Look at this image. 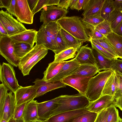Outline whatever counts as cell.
Returning <instances> with one entry per match:
<instances>
[{
	"mask_svg": "<svg viewBox=\"0 0 122 122\" xmlns=\"http://www.w3.org/2000/svg\"><path fill=\"white\" fill-rule=\"evenodd\" d=\"M49 0H38L36 6L33 13L34 15L47 5Z\"/></svg>",
	"mask_w": 122,
	"mask_h": 122,
	"instance_id": "cell-47",
	"label": "cell"
},
{
	"mask_svg": "<svg viewBox=\"0 0 122 122\" xmlns=\"http://www.w3.org/2000/svg\"><path fill=\"white\" fill-rule=\"evenodd\" d=\"M8 122H17V120L14 119L12 117L9 120Z\"/></svg>",
	"mask_w": 122,
	"mask_h": 122,
	"instance_id": "cell-60",
	"label": "cell"
},
{
	"mask_svg": "<svg viewBox=\"0 0 122 122\" xmlns=\"http://www.w3.org/2000/svg\"><path fill=\"white\" fill-rule=\"evenodd\" d=\"M11 0H0V8L7 9L9 6Z\"/></svg>",
	"mask_w": 122,
	"mask_h": 122,
	"instance_id": "cell-53",
	"label": "cell"
},
{
	"mask_svg": "<svg viewBox=\"0 0 122 122\" xmlns=\"http://www.w3.org/2000/svg\"><path fill=\"white\" fill-rule=\"evenodd\" d=\"M16 0H11L10 5L6 9V11L12 16H15V9Z\"/></svg>",
	"mask_w": 122,
	"mask_h": 122,
	"instance_id": "cell-49",
	"label": "cell"
},
{
	"mask_svg": "<svg viewBox=\"0 0 122 122\" xmlns=\"http://www.w3.org/2000/svg\"><path fill=\"white\" fill-rule=\"evenodd\" d=\"M99 72L96 66L88 64L80 65L77 70L72 75L88 76H93Z\"/></svg>",
	"mask_w": 122,
	"mask_h": 122,
	"instance_id": "cell-28",
	"label": "cell"
},
{
	"mask_svg": "<svg viewBox=\"0 0 122 122\" xmlns=\"http://www.w3.org/2000/svg\"><path fill=\"white\" fill-rule=\"evenodd\" d=\"M15 15L17 20L21 23L29 24L33 23L34 15L27 0H16Z\"/></svg>",
	"mask_w": 122,
	"mask_h": 122,
	"instance_id": "cell-10",
	"label": "cell"
},
{
	"mask_svg": "<svg viewBox=\"0 0 122 122\" xmlns=\"http://www.w3.org/2000/svg\"><path fill=\"white\" fill-rule=\"evenodd\" d=\"M16 106L15 95L10 91L8 93L4 105L2 118L8 122L13 116Z\"/></svg>",
	"mask_w": 122,
	"mask_h": 122,
	"instance_id": "cell-19",
	"label": "cell"
},
{
	"mask_svg": "<svg viewBox=\"0 0 122 122\" xmlns=\"http://www.w3.org/2000/svg\"><path fill=\"white\" fill-rule=\"evenodd\" d=\"M77 0H71L70 3L69 7L72 10L75 9Z\"/></svg>",
	"mask_w": 122,
	"mask_h": 122,
	"instance_id": "cell-58",
	"label": "cell"
},
{
	"mask_svg": "<svg viewBox=\"0 0 122 122\" xmlns=\"http://www.w3.org/2000/svg\"><path fill=\"white\" fill-rule=\"evenodd\" d=\"M33 83L34 85L38 87L36 98L42 96L49 92L65 87L67 86L61 81L51 82L45 81L43 79H36Z\"/></svg>",
	"mask_w": 122,
	"mask_h": 122,
	"instance_id": "cell-13",
	"label": "cell"
},
{
	"mask_svg": "<svg viewBox=\"0 0 122 122\" xmlns=\"http://www.w3.org/2000/svg\"><path fill=\"white\" fill-rule=\"evenodd\" d=\"M90 0H77L75 9L78 11L84 10L87 7Z\"/></svg>",
	"mask_w": 122,
	"mask_h": 122,
	"instance_id": "cell-48",
	"label": "cell"
},
{
	"mask_svg": "<svg viewBox=\"0 0 122 122\" xmlns=\"http://www.w3.org/2000/svg\"><path fill=\"white\" fill-rule=\"evenodd\" d=\"M118 122H122V118H121L120 116L119 117Z\"/></svg>",
	"mask_w": 122,
	"mask_h": 122,
	"instance_id": "cell-63",
	"label": "cell"
},
{
	"mask_svg": "<svg viewBox=\"0 0 122 122\" xmlns=\"http://www.w3.org/2000/svg\"><path fill=\"white\" fill-rule=\"evenodd\" d=\"M116 74L118 79V88L122 90V76L117 73Z\"/></svg>",
	"mask_w": 122,
	"mask_h": 122,
	"instance_id": "cell-57",
	"label": "cell"
},
{
	"mask_svg": "<svg viewBox=\"0 0 122 122\" xmlns=\"http://www.w3.org/2000/svg\"><path fill=\"white\" fill-rule=\"evenodd\" d=\"M0 54L9 64L18 67L20 59L16 53L12 40L8 36H0Z\"/></svg>",
	"mask_w": 122,
	"mask_h": 122,
	"instance_id": "cell-6",
	"label": "cell"
},
{
	"mask_svg": "<svg viewBox=\"0 0 122 122\" xmlns=\"http://www.w3.org/2000/svg\"><path fill=\"white\" fill-rule=\"evenodd\" d=\"M60 30L68 48L71 47L80 48L81 47L83 42L76 39L60 27Z\"/></svg>",
	"mask_w": 122,
	"mask_h": 122,
	"instance_id": "cell-31",
	"label": "cell"
},
{
	"mask_svg": "<svg viewBox=\"0 0 122 122\" xmlns=\"http://www.w3.org/2000/svg\"><path fill=\"white\" fill-rule=\"evenodd\" d=\"M8 90L3 84H0V120L3 118V106Z\"/></svg>",
	"mask_w": 122,
	"mask_h": 122,
	"instance_id": "cell-40",
	"label": "cell"
},
{
	"mask_svg": "<svg viewBox=\"0 0 122 122\" xmlns=\"http://www.w3.org/2000/svg\"><path fill=\"white\" fill-rule=\"evenodd\" d=\"M112 97L113 105L122 111V90L118 88Z\"/></svg>",
	"mask_w": 122,
	"mask_h": 122,
	"instance_id": "cell-42",
	"label": "cell"
},
{
	"mask_svg": "<svg viewBox=\"0 0 122 122\" xmlns=\"http://www.w3.org/2000/svg\"><path fill=\"white\" fill-rule=\"evenodd\" d=\"M38 0H27L29 8L33 13L38 2Z\"/></svg>",
	"mask_w": 122,
	"mask_h": 122,
	"instance_id": "cell-51",
	"label": "cell"
},
{
	"mask_svg": "<svg viewBox=\"0 0 122 122\" xmlns=\"http://www.w3.org/2000/svg\"><path fill=\"white\" fill-rule=\"evenodd\" d=\"M92 49L96 66L99 71L103 70L111 69L114 60H110L106 58L93 47H92Z\"/></svg>",
	"mask_w": 122,
	"mask_h": 122,
	"instance_id": "cell-20",
	"label": "cell"
},
{
	"mask_svg": "<svg viewBox=\"0 0 122 122\" xmlns=\"http://www.w3.org/2000/svg\"><path fill=\"white\" fill-rule=\"evenodd\" d=\"M113 104L112 96L105 95L101 96L94 101H90L86 108L90 112L98 113Z\"/></svg>",
	"mask_w": 122,
	"mask_h": 122,
	"instance_id": "cell-14",
	"label": "cell"
},
{
	"mask_svg": "<svg viewBox=\"0 0 122 122\" xmlns=\"http://www.w3.org/2000/svg\"><path fill=\"white\" fill-rule=\"evenodd\" d=\"M37 31L34 29H27L9 36L14 41L27 43L33 47Z\"/></svg>",
	"mask_w": 122,
	"mask_h": 122,
	"instance_id": "cell-18",
	"label": "cell"
},
{
	"mask_svg": "<svg viewBox=\"0 0 122 122\" xmlns=\"http://www.w3.org/2000/svg\"><path fill=\"white\" fill-rule=\"evenodd\" d=\"M35 43L38 45H42L48 50L53 51L55 45L53 40L43 30L39 29L36 35Z\"/></svg>",
	"mask_w": 122,
	"mask_h": 122,
	"instance_id": "cell-23",
	"label": "cell"
},
{
	"mask_svg": "<svg viewBox=\"0 0 122 122\" xmlns=\"http://www.w3.org/2000/svg\"><path fill=\"white\" fill-rule=\"evenodd\" d=\"M31 122H45L44 120L39 118L35 120L32 121Z\"/></svg>",
	"mask_w": 122,
	"mask_h": 122,
	"instance_id": "cell-59",
	"label": "cell"
},
{
	"mask_svg": "<svg viewBox=\"0 0 122 122\" xmlns=\"http://www.w3.org/2000/svg\"><path fill=\"white\" fill-rule=\"evenodd\" d=\"M71 0H60L57 6L66 10L69 7Z\"/></svg>",
	"mask_w": 122,
	"mask_h": 122,
	"instance_id": "cell-50",
	"label": "cell"
},
{
	"mask_svg": "<svg viewBox=\"0 0 122 122\" xmlns=\"http://www.w3.org/2000/svg\"><path fill=\"white\" fill-rule=\"evenodd\" d=\"M113 4L115 8L122 9V0H113Z\"/></svg>",
	"mask_w": 122,
	"mask_h": 122,
	"instance_id": "cell-54",
	"label": "cell"
},
{
	"mask_svg": "<svg viewBox=\"0 0 122 122\" xmlns=\"http://www.w3.org/2000/svg\"><path fill=\"white\" fill-rule=\"evenodd\" d=\"M61 95L51 100L37 103L38 115L39 118L45 120L50 118L58 105Z\"/></svg>",
	"mask_w": 122,
	"mask_h": 122,
	"instance_id": "cell-12",
	"label": "cell"
},
{
	"mask_svg": "<svg viewBox=\"0 0 122 122\" xmlns=\"http://www.w3.org/2000/svg\"><path fill=\"white\" fill-rule=\"evenodd\" d=\"M38 102L33 100L27 104L23 115L25 122H31L39 118L38 113Z\"/></svg>",
	"mask_w": 122,
	"mask_h": 122,
	"instance_id": "cell-21",
	"label": "cell"
},
{
	"mask_svg": "<svg viewBox=\"0 0 122 122\" xmlns=\"http://www.w3.org/2000/svg\"><path fill=\"white\" fill-rule=\"evenodd\" d=\"M87 45L80 48L74 58L80 65L88 64L96 66L92 48L87 46Z\"/></svg>",
	"mask_w": 122,
	"mask_h": 122,
	"instance_id": "cell-15",
	"label": "cell"
},
{
	"mask_svg": "<svg viewBox=\"0 0 122 122\" xmlns=\"http://www.w3.org/2000/svg\"><path fill=\"white\" fill-rule=\"evenodd\" d=\"M89 112L86 108L67 111L54 115L44 120L45 122H68L77 116Z\"/></svg>",
	"mask_w": 122,
	"mask_h": 122,
	"instance_id": "cell-16",
	"label": "cell"
},
{
	"mask_svg": "<svg viewBox=\"0 0 122 122\" xmlns=\"http://www.w3.org/2000/svg\"><path fill=\"white\" fill-rule=\"evenodd\" d=\"M12 41L15 52L20 59L24 56L33 48L28 44Z\"/></svg>",
	"mask_w": 122,
	"mask_h": 122,
	"instance_id": "cell-32",
	"label": "cell"
},
{
	"mask_svg": "<svg viewBox=\"0 0 122 122\" xmlns=\"http://www.w3.org/2000/svg\"><path fill=\"white\" fill-rule=\"evenodd\" d=\"M0 80L9 90L14 93L20 87L13 66L9 63L3 62L0 64Z\"/></svg>",
	"mask_w": 122,
	"mask_h": 122,
	"instance_id": "cell-5",
	"label": "cell"
},
{
	"mask_svg": "<svg viewBox=\"0 0 122 122\" xmlns=\"http://www.w3.org/2000/svg\"><path fill=\"white\" fill-rule=\"evenodd\" d=\"M38 87L34 85L20 86L14 93L16 106L29 102L36 97Z\"/></svg>",
	"mask_w": 122,
	"mask_h": 122,
	"instance_id": "cell-11",
	"label": "cell"
},
{
	"mask_svg": "<svg viewBox=\"0 0 122 122\" xmlns=\"http://www.w3.org/2000/svg\"><path fill=\"white\" fill-rule=\"evenodd\" d=\"M118 88V78L116 72L113 71L106 83L101 96L108 95L113 96Z\"/></svg>",
	"mask_w": 122,
	"mask_h": 122,
	"instance_id": "cell-24",
	"label": "cell"
},
{
	"mask_svg": "<svg viewBox=\"0 0 122 122\" xmlns=\"http://www.w3.org/2000/svg\"><path fill=\"white\" fill-rule=\"evenodd\" d=\"M105 0H90L82 15L83 17L100 15L101 11Z\"/></svg>",
	"mask_w": 122,
	"mask_h": 122,
	"instance_id": "cell-25",
	"label": "cell"
},
{
	"mask_svg": "<svg viewBox=\"0 0 122 122\" xmlns=\"http://www.w3.org/2000/svg\"><path fill=\"white\" fill-rule=\"evenodd\" d=\"M106 37L112 46L118 58L122 59V36L112 31Z\"/></svg>",
	"mask_w": 122,
	"mask_h": 122,
	"instance_id": "cell-27",
	"label": "cell"
},
{
	"mask_svg": "<svg viewBox=\"0 0 122 122\" xmlns=\"http://www.w3.org/2000/svg\"><path fill=\"white\" fill-rule=\"evenodd\" d=\"M48 51V50L43 46L36 44L30 51L20 59L18 67L24 76L29 75L32 68L45 57Z\"/></svg>",
	"mask_w": 122,
	"mask_h": 122,
	"instance_id": "cell-3",
	"label": "cell"
},
{
	"mask_svg": "<svg viewBox=\"0 0 122 122\" xmlns=\"http://www.w3.org/2000/svg\"><path fill=\"white\" fill-rule=\"evenodd\" d=\"M80 65L74 58L67 62L63 66L58 73L49 81L56 82L61 81L71 75L78 68Z\"/></svg>",
	"mask_w": 122,
	"mask_h": 122,
	"instance_id": "cell-17",
	"label": "cell"
},
{
	"mask_svg": "<svg viewBox=\"0 0 122 122\" xmlns=\"http://www.w3.org/2000/svg\"><path fill=\"white\" fill-rule=\"evenodd\" d=\"M89 39L118 58L112 46L106 37L104 36L102 39Z\"/></svg>",
	"mask_w": 122,
	"mask_h": 122,
	"instance_id": "cell-36",
	"label": "cell"
},
{
	"mask_svg": "<svg viewBox=\"0 0 122 122\" xmlns=\"http://www.w3.org/2000/svg\"><path fill=\"white\" fill-rule=\"evenodd\" d=\"M98 114L90 112L77 116L68 122H94Z\"/></svg>",
	"mask_w": 122,
	"mask_h": 122,
	"instance_id": "cell-34",
	"label": "cell"
},
{
	"mask_svg": "<svg viewBox=\"0 0 122 122\" xmlns=\"http://www.w3.org/2000/svg\"><path fill=\"white\" fill-rule=\"evenodd\" d=\"M95 29L106 37L112 31L110 22L106 20L98 25L96 27Z\"/></svg>",
	"mask_w": 122,
	"mask_h": 122,
	"instance_id": "cell-38",
	"label": "cell"
},
{
	"mask_svg": "<svg viewBox=\"0 0 122 122\" xmlns=\"http://www.w3.org/2000/svg\"><path fill=\"white\" fill-rule=\"evenodd\" d=\"M56 22L61 28L81 42L83 43L89 41L86 30L80 17L66 16L58 20Z\"/></svg>",
	"mask_w": 122,
	"mask_h": 122,
	"instance_id": "cell-1",
	"label": "cell"
},
{
	"mask_svg": "<svg viewBox=\"0 0 122 122\" xmlns=\"http://www.w3.org/2000/svg\"><path fill=\"white\" fill-rule=\"evenodd\" d=\"M67 48L66 43L60 33L59 28L56 38L55 49L53 52L55 54H56Z\"/></svg>",
	"mask_w": 122,
	"mask_h": 122,
	"instance_id": "cell-37",
	"label": "cell"
},
{
	"mask_svg": "<svg viewBox=\"0 0 122 122\" xmlns=\"http://www.w3.org/2000/svg\"><path fill=\"white\" fill-rule=\"evenodd\" d=\"M68 11L54 5L46 6L41 10L40 19L42 25H46L51 22H56L58 20L66 16Z\"/></svg>",
	"mask_w": 122,
	"mask_h": 122,
	"instance_id": "cell-8",
	"label": "cell"
},
{
	"mask_svg": "<svg viewBox=\"0 0 122 122\" xmlns=\"http://www.w3.org/2000/svg\"><path fill=\"white\" fill-rule=\"evenodd\" d=\"M0 122H8L2 118L0 120Z\"/></svg>",
	"mask_w": 122,
	"mask_h": 122,
	"instance_id": "cell-62",
	"label": "cell"
},
{
	"mask_svg": "<svg viewBox=\"0 0 122 122\" xmlns=\"http://www.w3.org/2000/svg\"><path fill=\"white\" fill-rule=\"evenodd\" d=\"M60 0H49L47 6L57 5L59 3Z\"/></svg>",
	"mask_w": 122,
	"mask_h": 122,
	"instance_id": "cell-56",
	"label": "cell"
},
{
	"mask_svg": "<svg viewBox=\"0 0 122 122\" xmlns=\"http://www.w3.org/2000/svg\"><path fill=\"white\" fill-rule=\"evenodd\" d=\"M112 32L118 35L122 36V21L112 30Z\"/></svg>",
	"mask_w": 122,
	"mask_h": 122,
	"instance_id": "cell-52",
	"label": "cell"
},
{
	"mask_svg": "<svg viewBox=\"0 0 122 122\" xmlns=\"http://www.w3.org/2000/svg\"><path fill=\"white\" fill-rule=\"evenodd\" d=\"M93 77L72 75L67 76L61 81L66 85L76 89L80 94L85 96L89 81Z\"/></svg>",
	"mask_w": 122,
	"mask_h": 122,
	"instance_id": "cell-9",
	"label": "cell"
},
{
	"mask_svg": "<svg viewBox=\"0 0 122 122\" xmlns=\"http://www.w3.org/2000/svg\"><path fill=\"white\" fill-rule=\"evenodd\" d=\"M111 70L118 74L122 76V59H117L114 60Z\"/></svg>",
	"mask_w": 122,
	"mask_h": 122,
	"instance_id": "cell-44",
	"label": "cell"
},
{
	"mask_svg": "<svg viewBox=\"0 0 122 122\" xmlns=\"http://www.w3.org/2000/svg\"><path fill=\"white\" fill-rule=\"evenodd\" d=\"M17 122H25L24 119L23 117L17 120Z\"/></svg>",
	"mask_w": 122,
	"mask_h": 122,
	"instance_id": "cell-61",
	"label": "cell"
},
{
	"mask_svg": "<svg viewBox=\"0 0 122 122\" xmlns=\"http://www.w3.org/2000/svg\"><path fill=\"white\" fill-rule=\"evenodd\" d=\"M92 47L95 49L101 54L106 58L110 60H115L117 58L114 55L104 49L97 44L89 39Z\"/></svg>",
	"mask_w": 122,
	"mask_h": 122,
	"instance_id": "cell-41",
	"label": "cell"
},
{
	"mask_svg": "<svg viewBox=\"0 0 122 122\" xmlns=\"http://www.w3.org/2000/svg\"><path fill=\"white\" fill-rule=\"evenodd\" d=\"M28 102L16 106L12 116L14 119L18 120L23 117V114L25 108Z\"/></svg>",
	"mask_w": 122,
	"mask_h": 122,
	"instance_id": "cell-43",
	"label": "cell"
},
{
	"mask_svg": "<svg viewBox=\"0 0 122 122\" xmlns=\"http://www.w3.org/2000/svg\"><path fill=\"white\" fill-rule=\"evenodd\" d=\"M40 28L51 38L55 45L56 38L60 28L57 22H51L46 25H42Z\"/></svg>",
	"mask_w": 122,
	"mask_h": 122,
	"instance_id": "cell-30",
	"label": "cell"
},
{
	"mask_svg": "<svg viewBox=\"0 0 122 122\" xmlns=\"http://www.w3.org/2000/svg\"><path fill=\"white\" fill-rule=\"evenodd\" d=\"M113 2L112 0H105L100 13L105 20H108L110 14L115 9Z\"/></svg>",
	"mask_w": 122,
	"mask_h": 122,
	"instance_id": "cell-35",
	"label": "cell"
},
{
	"mask_svg": "<svg viewBox=\"0 0 122 122\" xmlns=\"http://www.w3.org/2000/svg\"><path fill=\"white\" fill-rule=\"evenodd\" d=\"M0 22L6 29L9 36L27 30L21 23L2 10L0 11Z\"/></svg>",
	"mask_w": 122,
	"mask_h": 122,
	"instance_id": "cell-7",
	"label": "cell"
},
{
	"mask_svg": "<svg viewBox=\"0 0 122 122\" xmlns=\"http://www.w3.org/2000/svg\"><path fill=\"white\" fill-rule=\"evenodd\" d=\"M80 48L71 47L68 48L60 53L55 54L54 61L56 62L64 61L76 57V53Z\"/></svg>",
	"mask_w": 122,
	"mask_h": 122,
	"instance_id": "cell-29",
	"label": "cell"
},
{
	"mask_svg": "<svg viewBox=\"0 0 122 122\" xmlns=\"http://www.w3.org/2000/svg\"><path fill=\"white\" fill-rule=\"evenodd\" d=\"M108 20L110 23L112 30L122 21V9L115 8L110 14Z\"/></svg>",
	"mask_w": 122,
	"mask_h": 122,
	"instance_id": "cell-33",
	"label": "cell"
},
{
	"mask_svg": "<svg viewBox=\"0 0 122 122\" xmlns=\"http://www.w3.org/2000/svg\"><path fill=\"white\" fill-rule=\"evenodd\" d=\"M104 20L100 15L84 16L81 19L87 33L88 31L95 30L96 26Z\"/></svg>",
	"mask_w": 122,
	"mask_h": 122,
	"instance_id": "cell-26",
	"label": "cell"
},
{
	"mask_svg": "<svg viewBox=\"0 0 122 122\" xmlns=\"http://www.w3.org/2000/svg\"><path fill=\"white\" fill-rule=\"evenodd\" d=\"M67 61L56 62L53 61L49 63L46 70L44 72L43 79L49 81L53 79L60 72L63 66Z\"/></svg>",
	"mask_w": 122,
	"mask_h": 122,
	"instance_id": "cell-22",
	"label": "cell"
},
{
	"mask_svg": "<svg viewBox=\"0 0 122 122\" xmlns=\"http://www.w3.org/2000/svg\"><path fill=\"white\" fill-rule=\"evenodd\" d=\"M108 112L107 109L98 114L94 122H107Z\"/></svg>",
	"mask_w": 122,
	"mask_h": 122,
	"instance_id": "cell-45",
	"label": "cell"
},
{
	"mask_svg": "<svg viewBox=\"0 0 122 122\" xmlns=\"http://www.w3.org/2000/svg\"><path fill=\"white\" fill-rule=\"evenodd\" d=\"M90 101L80 93L72 95H61L57 108L51 116L63 112L86 108Z\"/></svg>",
	"mask_w": 122,
	"mask_h": 122,
	"instance_id": "cell-2",
	"label": "cell"
},
{
	"mask_svg": "<svg viewBox=\"0 0 122 122\" xmlns=\"http://www.w3.org/2000/svg\"><path fill=\"white\" fill-rule=\"evenodd\" d=\"M89 39H100L103 38L105 36L95 29L87 32Z\"/></svg>",
	"mask_w": 122,
	"mask_h": 122,
	"instance_id": "cell-46",
	"label": "cell"
},
{
	"mask_svg": "<svg viewBox=\"0 0 122 122\" xmlns=\"http://www.w3.org/2000/svg\"><path fill=\"white\" fill-rule=\"evenodd\" d=\"M8 36L7 32L2 23L0 22V36Z\"/></svg>",
	"mask_w": 122,
	"mask_h": 122,
	"instance_id": "cell-55",
	"label": "cell"
},
{
	"mask_svg": "<svg viewBox=\"0 0 122 122\" xmlns=\"http://www.w3.org/2000/svg\"><path fill=\"white\" fill-rule=\"evenodd\" d=\"M113 71L110 69L99 72L90 79L85 95L90 101H94L101 96L106 83Z\"/></svg>",
	"mask_w": 122,
	"mask_h": 122,
	"instance_id": "cell-4",
	"label": "cell"
},
{
	"mask_svg": "<svg viewBox=\"0 0 122 122\" xmlns=\"http://www.w3.org/2000/svg\"><path fill=\"white\" fill-rule=\"evenodd\" d=\"M108 115L107 122H118L119 117L118 110L113 104L107 108Z\"/></svg>",
	"mask_w": 122,
	"mask_h": 122,
	"instance_id": "cell-39",
	"label": "cell"
}]
</instances>
